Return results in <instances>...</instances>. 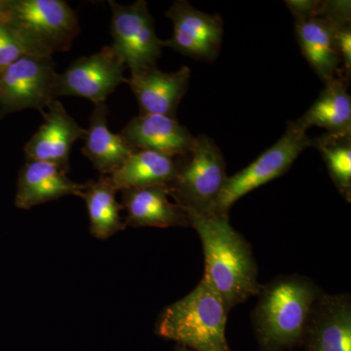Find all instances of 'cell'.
Instances as JSON below:
<instances>
[{
  "instance_id": "obj_1",
  "label": "cell",
  "mask_w": 351,
  "mask_h": 351,
  "mask_svg": "<svg viewBox=\"0 0 351 351\" xmlns=\"http://www.w3.org/2000/svg\"><path fill=\"white\" fill-rule=\"evenodd\" d=\"M189 216L202 242L204 276L218 291L230 313L260 291L258 265L251 245L232 228L228 215Z\"/></svg>"
},
{
  "instance_id": "obj_2",
  "label": "cell",
  "mask_w": 351,
  "mask_h": 351,
  "mask_svg": "<svg viewBox=\"0 0 351 351\" xmlns=\"http://www.w3.org/2000/svg\"><path fill=\"white\" fill-rule=\"evenodd\" d=\"M322 294L308 277L278 276L261 285L252 320L262 351H288L301 346Z\"/></svg>"
},
{
  "instance_id": "obj_3",
  "label": "cell",
  "mask_w": 351,
  "mask_h": 351,
  "mask_svg": "<svg viewBox=\"0 0 351 351\" xmlns=\"http://www.w3.org/2000/svg\"><path fill=\"white\" fill-rule=\"evenodd\" d=\"M228 311L206 276L193 292L159 315L156 332L195 351H232L226 337Z\"/></svg>"
},
{
  "instance_id": "obj_4",
  "label": "cell",
  "mask_w": 351,
  "mask_h": 351,
  "mask_svg": "<svg viewBox=\"0 0 351 351\" xmlns=\"http://www.w3.org/2000/svg\"><path fill=\"white\" fill-rule=\"evenodd\" d=\"M0 22L19 32L45 58L68 51L80 32L75 11L64 0L1 1Z\"/></svg>"
},
{
  "instance_id": "obj_5",
  "label": "cell",
  "mask_w": 351,
  "mask_h": 351,
  "mask_svg": "<svg viewBox=\"0 0 351 351\" xmlns=\"http://www.w3.org/2000/svg\"><path fill=\"white\" fill-rule=\"evenodd\" d=\"M228 178L221 149L211 138L200 135L167 188L170 197L188 215L210 216Z\"/></svg>"
},
{
  "instance_id": "obj_6",
  "label": "cell",
  "mask_w": 351,
  "mask_h": 351,
  "mask_svg": "<svg viewBox=\"0 0 351 351\" xmlns=\"http://www.w3.org/2000/svg\"><path fill=\"white\" fill-rule=\"evenodd\" d=\"M306 129L299 122H288L282 137L250 165L228 177L214 215H228L232 205L253 189L285 174L304 149L311 147Z\"/></svg>"
},
{
  "instance_id": "obj_7",
  "label": "cell",
  "mask_w": 351,
  "mask_h": 351,
  "mask_svg": "<svg viewBox=\"0 0 351 351\" xmlns=\"http://www.w3.org/2000/svg\"><path fill=\"white\" fill-rule=\"evenodd\" d=\"M112 8V47L131 73L156 66L163 40L157 36L154 18L145 0L131 5L108 1Z\"/></svg>"
},
{
  "instance_id": "obj_8",
  "label": "cell",
  "mask_w": 351,
  "mask_h": 351,
  "mask_svg": "<svg viewBox=\"0 0 351 351\" xmlns=\"http://www.w3.org/2000/svg\"><path fill=\"white\" fill-rule=\"evenodd\" d=\"M126 66L112 46H105L89 57L73 62L62 75L56 73L52 97H82L97 104L106 103L110 94L122 83H126Z\"/></svg>"
},
{
  "instance_id": "obj_9",
  "label": "cell",
  "mask_w": 351,
  "mask_h": 351,
  "mask_svg": "<svg viewBox=\"0 0 351 351\" xmlns=\"http://www.w3.org/2000/svg\"><path fill=\"white\" fill-rule=\"evenodd\" d=\"M56 73L52 58H21L0 71V101L10 112L36 108L43 112L54 101Z\"/></svg>"
},
{
  "instance_id": "obj_10",
  "label": "cell",
  "mask_w": 351,
  "mask_h": 351,
  "mask_svg": "<svg viewBox=\"0 0 351 351\" xmlns=\"http://www.w3.org/2000/svg\"><path fill=\"white\" fill-rule=\"evenodd\" d=\"M165 16L173 23V36L163 41L184 56L212 62L218 57L223 38V22L219 14L197 10L186 0H177Z\"/></svg>"
},
{
  "instance_id": "obj_11",
  "label": "cell",
  "mask_w": 351,
  "mask_h": 351,
  "mask_svg": "<svg viewBox=\"0 0 351 351\" xmlns=\"http://www.w3.org/2000/svg\"><path fill=\"white\" fill-rule=\"evenodd\" d=\"M43 113V123L25 145L27 160L45 161L69 170V154L76 141L84 140L86 129L75 121L63 104L51 101Z\"/></svg>"
},
{
  "instance_id": "obj_12",
  "label": "cell",
  "mask_w": 351,
  "mask_h": 351,
  "mask_svg": "<svg viewBox=\"0 0 351 351\" xmlns=\"http://www.w3.org/2000/svg\"><path fill=\"white\" fill-rule=\"evenodd\" d=\"M301 346L304 351H351L350 294L320 295Z\"/></svg>"
},
{
  "instance_id": "obj_13",
  "label": "cell",
  "mask_w": 351,
  "mask_h": 351,
  "mask_svg": "<svg viewBox=\"0 0 351 351\" xmlns=\"http://www.w3.org/2000/svg\"><path fill=\"white\" fill-rule=\"evenodd\" d=\"M191 73L186 66L175 73H165L154 66L131 73L126 83L137 98L141 114L176 117L188 90Z\"/></svg>"
},
{
  "instance_id": "obj_14",
  "label": "cell",
  "mask_w": 351,
  "mask_h": 351,
  "mask_svg": "<svg viewBox=\"0 0 351 351\" xmlns=\"http://www.w3.org/2000/svg\"><path fill=\"white\" fill-rule=\"evenodd\" d=\"M136 149H145L173 157L188 156L195 137L176 117L140 114L133 117L120 132Z\"/></svg>"
},
{
  "instance_id": "obj_15",
  "label": "cell",
  "mask_w": 351,
  "mask_h": 351,
  "mask_svg": "<svg viewBox=\"0 0 351 351\" xmlns=\"http://www.w3.org/2000/svg\"><path fill=\"white\" fill-rule=\"evenodd\" d=\"M122 207L126 211V226L174 228L191 226L189 216L179 205L171 202L167 186L122 191Z\"/></svg>"
},
{
  "instance_id": "obj_16",
  "label": "cell",
  "mask_w": 351,
  "mask_h": 351,
  "mask_svg": "<svg viewBox=\"0 0 351 351\" xmlns=\"http://www.w3.org/2000/svg\"><path fill=\"white\" fill-rule=\"evenodd\" d=\"M66 174L68 171L56 164L27 160L18 179L16 206L29 210L64 196L77 195L85 188V182H73Z\"/></svg>"
},
{
  "instance_id": "obj_17",
  "label": "cell",
  "mask_w": 351,
  "mask_h": 351,
  "mask_svg": "<svg viewBox=\"0 0 351 351\" xmlns=\"http://www.w3.org/2000/svg\"><path fill=\"white\" fill-rule=\"evenodd\" d=\"M335 25L336 23L323 16L295 19V36L302 56L324 83L341 71Z\"/></svg>"
},
{
  "instance_id": "obj_18",
  "label": "cell",
  "mask_w": 351,
  "mask_h": 351,
  "mask_svg": "<svg viewBox=\"0 0 351 351\" xmlns=\"http://www.w3.org/2000/svg\"><path fill=\"white\" fill-rule=\"evenodd\" d=\"M108 107L106 103L95 105L86 129L82 152L101 175H110L137 149L108 127Z\"/></svg>"
},
{
  "instance_id": "obj_19",
  "label": "cell",
  "mask_w": 351,
  "mask_h": 351,
  "mask_svg": "<svg viewBox=\"0 0 351 351\" xmlns=\"http://www.w3.org/2000/svg\"><path fill=\"white\" fill-rule=\"evenodd\" d=\"M182 157L137 149L110 176L117 191L168 186L174 179Z\"/></svg>"
},
{
  "instance_id": "obj_20",
  "label": "cell",
  "mask_w": 351,
  "mask_h": 351,
  "mask_svg": "<svg viewBox=\"0 0 351 351\" xmlns=\"http://www.w3.org/2000/svg\"><path fill=\"white\" fill-rule=\"evenodd\" d=\"M317 100L297 120L304 128L313 126L325 129L327 133L351 135V98L348 82L336 76L324 83Z\"/></svg>"
},
{
  "instance_id": "obj_21",
  "label": "cell",
  "mask_w": 351,
  "mask_h": 351,
  "mask_svg": "<svg viewBox=\"0 0 351 351\" xmlns=\"http://www.w3.org/2000/svg\"><path fill=\"white\" fill-rule=\"evenodd\" d=\"M117 189L108 175H101L97 181L85 182L78 193L86 204L90 219V232L95 239L106 240L126 228L120 212L123 210L117 200Z\"/></svg>"
},
{
  "instance_id": "obj_22",
  "label": "cell",
  "mask_w": 351,
  "mask_h": 351,
  "mask_svg": "<svg viewBox=\"0 0 351 351\" xmlns=\"http://www.w3.org/2000/svg\"><path fill=\"white\" fill-rule=\"evenodd\" d=\"M311 147L319 151L339 193L351 200V135L325 133L311 140Z\"/></svg>"
},
{
  "instance_id": "obj_23",
  "label": "cell",
  "mask_w": 351,
  "mask_h": 351,
  "mask_svg": "<svg viewBox=\"0 0 351 351\" xmlns=\"http://www.w3.org/2000/svg\"><path fill=\"white\" fill-rule=\"evenodd\" d=\"M25 56L43 57L19 32L0 22V71Z\"/></svg>"
},
{
  "instance_id": "obj_24",
  "label": "cell",
  "mask_w": 351,
  "mask_h": 351,
  "mask_svg": "<svg viewBox=\"0 0 351 351\" xmlns=\"http://www.w3.org/2000/svg\"><path fill=\"white\" fill-rule=\"evenodd\" d=\"M337 49L341 59V71L338 75L350 82L351 76V23L335 25Z\"/></svg>"
},
{
  "instance_id": "obj_25",
  "label": "cell",
  "mask_w": 351,
  "mask_h": 351,
  "mask_svg": "<svg viewBox=\"0 0 351 351\" xmlns=\"http://www.w3.org/2000/svg\"><path fill=\"white\" fill-rule=\"evenodd\" d=\"M285 4L294 19L316 17L322 13L323 1L319 0H286Z\"/></svg>"
},
{
  "instance_id": "obj_26",
  "label": "cell",
  "mask_w": 351,
  "mask_h": 351,
  "mask_svg": "<svg viewBox=\"0 0 351 351\" xmlns=\"http://www.w3.org/2000/svg\"><path fill=\"white\" fill-rule=\"evenodd\" d=\"M175 351H195V350H189V348H186V346L178 345L177 346H176Z\"/></svg>"
}]
</instances>
